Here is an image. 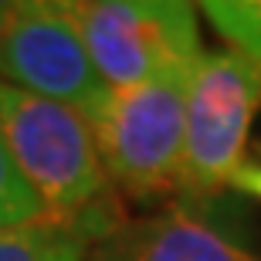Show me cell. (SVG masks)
<instances>
[{
    "label": "cell",
    "mask_w": 261,
    "mask_h": 261,
    "mask_svg": "<svg viewBox=\"0 0 261 261\" xmlns=\"http://www.w3.org/2000/svg\"><path fill=\"white\" fill-rule=\"evenodd\" d=\"M0 139L51 221L92 227L102 238L122 221L82 112L0 82Z\"/></svg>",
    "instance_id": "6da1fadb"
},
{
    "label": "cell",
    "mask_w": 261,
    "mask_h": 261,
    "mask_svg": "<svg viewBox=\"0 0 261 261\" xmlns=\"http://www.w3.org/2000/svg\"><path fill=\"white\" fill-rule=\"evenodd\" d=\"M190 78L194 68L136 88L109 92L88 116L98 160L106 166L112 190L133 200H160L180 194Z\"/></svg>",
    "instance_id": "7a4b0ae2"
},
{
    "label": "cell",
    "mask_w": 261,
    "mask_h": 261,
    "mask_svg": "<svg viewBox=\"0 0 261 261\" xmlns=\"http://www.w3.org/2000/svg\"><path fill=\"white\" fill-rule=\"evenodd\" d=\"M109 92L136 88L203 58L197 7L184 0H65Z\"/></svg>",
    "instance_id": "3957f363"
},
{
    "label": "cell",
    "mask_w": 261,
    "mask_h": 261,
    "mask_svg": "<svg viewBox=\"0 0 261 261\" xmlns=\"http://www.w3.org/2000/svg\"><path fill=\"white\" fill-rule=\"evenodd\" d=\"M261 112V65L238 51H203L187 88L184 166L176 197L224 194L244 163L248 133Z\"/></svg>",
    "instance_id": "277c9868"
},
{
    "label": "cell",
    "mask_w": 261,
    "mask_h": 261,
    "mask_svg": "<svg viewBox=\"0 0 261 261\" xmlns=\"http://www.w3.org/2000/svg\"><path fill=\"white\" fill-rule=\"evenodd\" d=\"M0 82L85 119L109 95L65 0H24L0 14Z\"/></svg>",
    "instance_id": "5b68a950"
},
{
    "label": "cell",
    "mask_w": 261,
    "mask_h": 261,
    "mask_svg": "<svg viewBox=\"0 0 261 261\" xmlns=\"http://www.w3.org/2000/svg\"><path fill=\"white\" fill-rule=\"evenodd\" d=\"M88 261H261V248L238 194L224 190L119 221L92 244Z\"/></svg>",
    "instance_id": "8992f818"
},
{
    "label": "cell",
    "mask_w": 261,
    "mask_h": 261,
    "mask_svg": "<svg viewBox=\"0 0 261 261\" xmlns=\"http://www.w3.org/2000/svg\"><path fill=\"white\" fill-rule=\"evenodd\" d=\"M102 234L61 221H31L0 227V261H88L92 244Z\"/></svg>",
    "instance_id": "52a82bcc"
},
{
    "label": "cell",
    "mask_w": 261,
    "mask_h": 261,
    "mask_svg": "<svg viewBox=\"0 0 261 261\" xmlns=\"http://www.w3.org/2000/svg\"><path fill=\"white\" fill-rule=\"evenodd\" d=\"M227 51H238L261 65V0H207L197 7Z\"/></svg>",
    "instance_id": "ba28073f"
},
{
    "label": "cell",
    "mask_w": 261,
    "mask_h": 261,
    "mask_svg": "<svg viewBox=\"0 0 261 261\" xmlns=\"http://www.w3.org/2000/svg\"><path fill=\"white\" fill-rule=\"evenodd\" d=\"M48 214L28 187V180L17 173V166L10 160L7 146L0 139V227H17V224L44 221Z\"/></svg>",
    "instance_id": "9c48e42d"
},
{
    "label": "cell",
    "mask_w": 261,
    "mask_h": 261,
    "mask_svg": "<svg viewBox=\"0 0 261 261\" xmlns=\"http://www.w3.org/2000/svg\"><path fill=\"white\" fill-rule=\"evenodd\" d=\"M227 190H231V194H238V197H248V200H261V143L254 146V156H251V160L244 156V163L234 170Z\"/></svg>",
    "instance_id": "30bf717a"
}]
</instances>
